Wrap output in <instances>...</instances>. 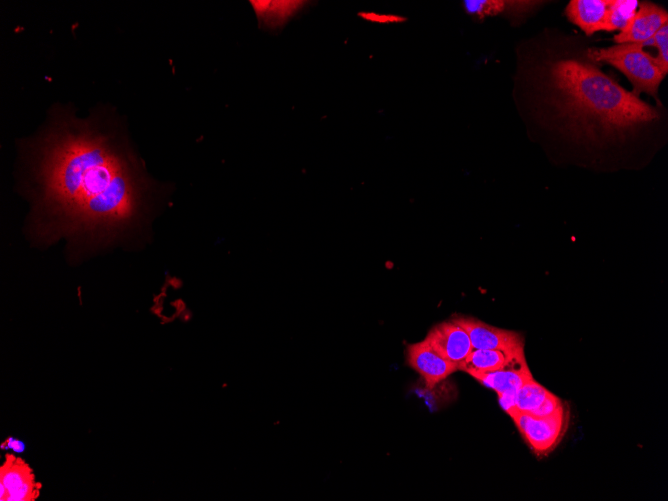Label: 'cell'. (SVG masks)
<instances>
[{"mask_svg": "<svg viewBox=\"0 0 668 501\" xmlns=\"http://www.w3.org/2000/svg\"><path fill=\"white\" fill-rule=\"evenodd\" d=\"M551 393L534 378L524 382L517 390L515 407L517 413L532 414Z\"/></svg>", "mask_w": 668, "mask_h": 501, "instance_id": "cell-14", "label": "cell"}, {"mask_svg": "<svg viewBox=\"0 0 668 501\" xmlns=\"http://www.w3.org/2000/svg\"><path fill=\"white\" fill-rule=\"evenodd\" d=\"M360 16L369 22L378 24H397L406 21V18L396 14L364 12Z\"/></svg>", "mask_w": 668, "mask_h": 501, "instance_id": "cell-17", "label": "cell"}, {"mask_svg": "<svg viewBox=\"0 0 668 501\" xmlns=\"http://www.w3.org/2000/svg\"><path fill=\"white\" fill-rule=\"evenodd\" d=\"M521 80L527 115L537 126L580 144L624 142L663 123L655 108L627 91L586 51L539 46Z\"/></svg>", "mask_w": 668, "mask_h": 501, "instance_id": "cell-2", "label": "cell"}, {"mask_svg": "<svg viewBox=\"0 0 668 501\" xmlns=\"http://www.w3.org/2000/svg\"><path fill=\"white\" fill-rule=\"evenodd\" d=\"M498 395L516 393L522 384L533 378L526 362L525 353L515 357L499 370L471 375Z\"/></svg>", "mask_w": 668, "mask_h": 501, "instance_id": "cell-10", "label": "cell"}, {"mask_svg": "<svg viewBox=\"0 0 668 501\" xmlns=\"http://www.w3.org/2000/svg\"><path fill=\"white\" fill-rule=\"evenodd\" d=\"M512 419L537 454L547 453L558 444L567 428L568 420L564 406L549 416L537 417L518 412Z\"/></svg>", "mask_w": 668, "mask_h": 501, "instance_id": "cell-4", "label": "cell"}, {"mask_svg": "<svg viewBox=\"0 0 668 501\" xmlns=\"http://www.w3.org/2000/svg\"><path fill=\"white\" fill-rule=\"evenodd\" d=\"M610 0H572L565 14L569 21L578 26L588 36L604 30Z\"/></svg>", "mask_w": 668, "mask_h": 501, "instance_id": "cell-11", "label": "cell"}, {"mask_svg": "<svg viewBox=\"0 0 668 501\" xmlns=\"http://www.w3.org/2000/svg\"><path fill=\"white\" fill-rule=\"evenodd\" d=\"M452 319L466 330L473 349L515 350L524 348V338L517 331L498 328L469 316H455Z\"/></svg>", "mask_w": 668, "mask_h": 501, "instance_id": "cell-6", "label": "cell"}, {"mask_svg": "<svg viewBox=\"0 0 668 501\" xmlns=\"http://www.w3.org/2000/svg\"><path fill=\"white\" fill-rule=\"evenodd\" d=\"M586 54L595 63H607L622 72L633 86L635 95L646 93L658 99V88L665 75L654 58L637 43L616 44L607 48H589Z\"/></svg>", "mask_w": 668, "mask_h": 501, "instance_id": "cell-3", "label": "cell"}, {"mask_svg": "<svg viewBox=\"0 0 668 501\" xmlns=\"http://www.w3.org/2000/svg\"><path fill=\"white\" fill-rule=\"evenodd\" d=\"M406 359L407 364L422 377L427 388H433L449 375L458 371L425 338L407 346Z\"/></svg>", "mask_w": 668, "mask_h": 501, "instance_id": "cell-7", "label": "cell"}, {"mask_svg": "<svg viewBox=\"0 0 668 501\" xmlns=\"http://www.w3.org/2000/svg\"><path fill=\"white\" fill-rule=\"evenodd\" d=\"M521 353H524V348L515 350L473 349L461 371L473 375L499 370Z\"/></svg>", "mask_w": 668, "mask_h": 501, "instance_id": "cell-12", "label": "cell"}, {"mask_svg": "<svg viewBox=\"0 0 668 501\" xmlns=\"http://www.w3.org/2000/svg\"><path fill=\"white\" fill-rule=\"evenodd\" d=\"M540 3L539 1L471 0L464 1V7L467 13L483 19L484 17L496 16L503 12L521 16L532 11Z\"/></svg>", "mask_w": 668, "mask_h": 501, "instance_id": "cell-13", "label": "cell"}, {"mask_svg": "<svg viewBox=\"0 0 668 501\" xmlns=\"http://www.w3.org/2000/svg\"><path fill=\"white\" fill-rule=\"evenodd\" d=\"M668 24V13L662 7L651 3L638 4L637 11L628 25L614 36L617 44H643L652 38L660 28Z\"/></svg>", "mask_w": 668, "mask_h": 501, "instance_id": "cell-8", "label": "cell"}, {"mask_svg": "<svg viewBox=\"0 0 668 501\" xmlns=\"http://www.w3.org/2000/svg\"><path fill=\"white\" fill-rule=\"evenodd\" d=\"M34 486V476L29 466L12 455H7V460L1 468L0 499L34 500L39 495Z\"/></svg>", "mask_w": 668, "mask_h": 501, "instance_id": "cell-9", "label": "cell"}, {"mask_svg": "<svg viewBox=\"0 0 668 501\" xmlns=\"http://www.w3.org/2000/svg\"><path fill=\"white\" fill-rule=\"evenodd\" d=\"M23 155L38 242L65 238L95 250L133 237L149 221L157 188L115 109L78 117L70 106H53Z\"/></svg>", "mask_w": 668, "mask_h": 501, "instance_id": "cell-1", "label": "cell"}, {"mask_svg": "<svg viewBox=\"0 0 668 501\" xmlns=\"http://www.w3.org/2000/svg\"><path fill=\"white\" fill-rule=\"evenodd\" d=\"M563 406L561 400L554 394H550L544 402L531 415L545 417L555 413Z\"/></svg>", "mask_w": 668, "mask_h": 501, "instance_id": "cell-18", "label": "cell"}, {"mask_svg": "<svg viewBox=\"0 0 668 501\" xmlns=\"http://www.w3.org/2000/svg\"><path fill=\"white\" fill-rule=\"evenodd\" d=\"M652 45L658 49V56L654 58L656 65L664 75L668 72V24H665L658 32L649 40L644 42L642 46Z\"/></svg>", "mask_w": 668, "mask_h": 501, "instance_id": "cell-16", "label": "cell"}, {"mask_svg": "<svg viewBox=\"0 0 668 501\" xmlns=\"http://www.w3.org/2000/svg\"><path fill=\"white\" fill-rule=\"evenodd\" d=\"M638 4L636 0H610L604 30H623L633 18Z\"/></svg>", "mask_w": 668, "mask_h": 501, "instance_id": "cell-15", "label": "cell"}, {"mask_svg": "<svg viewBox=\"0 0 668 501\" xmlns=\"http://www.w3.org/2000/svg\"><path fill=\"white\" fill-rule=\"evenodd\" d=\"M2 449H12L14 452L17 453H22L26 449V445L23 441L18 440L13 437H9L3 444L1 445Z\"/></svg>", "mask_w": 668, "mask_h": 501, "instance_id": "cell-19", "label": "cell"}, {"mask_svg": "<svg viewBox=\"0 0 668 501\" xmlns=\"http://www.w3.org/2000/svg\"><path fill=\"white\" fill-rule=\"evenodd\" d=\"M425 339L458 371L462 370L473 350L468 333L453 319L433 326Z\"/></svg>", "mask_w": 668, "mask_h": 501, "instance_id": "cell-5", "label": "cell"}]
</instances>
